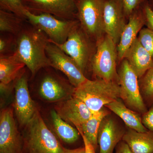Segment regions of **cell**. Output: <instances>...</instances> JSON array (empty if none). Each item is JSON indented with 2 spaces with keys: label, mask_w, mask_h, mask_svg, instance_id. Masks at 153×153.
<instances>
[{
  "label": "cell",
  "mask_w": 153,
  "mask_h": 153,
  "mask_svg": "<svg viewBox=\"0 0 153 153\" xmlns=\"http://www.w3.org/2000/svg\"><path fill=\"white\" fill-rule=\"evenodd\" d=\"M51 119L55 133L64 142L72 143L79 138V132L63 120L55 110L51 111Z\"/></svg>",
  "instance_id": "23"
},
{
  "label": "cell",
  "mask_w": 153,
  "mask_h": 153,
  "mask_svg": "<svg viewBox=\"0 0 153 153\" xmlns=\"http://www.w3.org/2000/svg\"><path fill=\"white\" fill-rule=\"evenodd\" d=\"M109 112L104 108L98 111L94 112L88 120L83 123L77 130L82 132L86 138L96 149L98 144L99 130L102 120L108 115Z\"/></svg>",
  "instance_id": "22"
},
{
  "label": "cell",
  "mask_w": 153,
  "mask_h": 153,
  "mask_svg": "<svg viewBox=\"0 0 153 153\" xmlns=\"http://www.w3.org/2000/svg\"><path fill=\"white\" fill-rule=\"evenodd\" d=\"M142 121L148 130L153 131V105L149 110L143 114Z\"/></svg>",
  "instance_id": "31"
},
{
  "label": "cell",
  "mask_w": 153,
  "mask_h": 153,
  "mask_svg": "<svg viewBox=\"0 0 153 153\" xmlns=\"http://www.w3.org/2000/svg\"><path fill=\"white\" fill-rule=\"evenodd\" d=\"M23 140L28 153H63L65 150L36 110L25 126Z\"/></svg>",
  "instance_id": "3"
},
{
  "label": "cell",
  "mask_w": 153,
  "mask_h": 153,
  "mask_svg": "<svg viewBox=\"0 0 153 153\" xmlns=\"http://www.w3.org/2000/svg\"><path fill=\"white\" fill-rule=\"evenodd\" d=\"M123 59L128 62L139 79L153 66L152 57L143 47L137 38L126 52Z\"/></svg>",
  "instance_id": "18"
},
{
  "label": "cell",
  "mask_w": 153,
  "mask_h": 153,
  "mask_svg": "<svg viewBox=\"0 0 153 153\" xmlns=\"http://www.w3.org/2000/svg\"><path fill=\"white\" fill-rule=\"evenodd\" d=\"M145 17L143 5L133 13L124 28L117 45L118 63H120L131 44L137 38L145 26Z\"/></svg>",
  "instance_id": "16"
},
{
  "label": "cell",
  "mask_w": 153,
  "mask_h": 153,
  "mask_svg": "<svg viewBox=\"0 0 153 153\" xmlns=\"http://www.w3.org/2000/svg\"><path fill=\"white\" fill-rule=\"evenodd\" d=\"M0 10L13 13L27 20L26 16L27 10L22 0H0Z\"/></svg>",
  "instance_id": "27"
},
{
  "label": "cell",
  "mask_w": 153,
  "mask_h": 153,
  "mask_svg": "<svg viewBox=\"0 0 153 153\" xmlns=\"http://www.w3.org/2000/svg\"><path fill=\"white\" fill-rule=\"evenodd\" d=\"M145 17V26L153 31V11L148 5L147 1L143 5Z\"/></svg>",
  "instance_id": "30"
},
{
  "label": "cell",
  "mask_w": 153,
  "mask_h": 153,
  "mask_svg": "<svg viewBox=\"0 0 153 153\" xmlns=\"http://www.w3.org/2000/svg\"><path fill=\"white\" fill-rule=\"evenodd\" d=\"M72 95L84 102L92 113L95 112L120 98V85L119 82L114 81L88 79L74 88Z\"/></svg>",
  "instance_id": "2"
},
{
  "label": "cell",
  "mask_w": 153,
  "mask_h": 153,
  "mask_svg": "<svg viewBox=\"0 0 153 153\" xmlns=\"http://www.w3.org/2000/svg\"><path fill=\"white\" fill-rule=\"evenodd\" d=\"M55 44L75 61L85 76L87 71H91L97 43L86 34L79 21L71 29L66 42Z\"/></svg>",
  "instance_id": "4"
},
{
  "label": "cell",
  "mask_w": 153,
  "mask_h": 153,
  "mask_svg": "<svg viewBox=\"0 0 153 153\" xmlns=\"http://www.w3.org/2000/svg\"><path fill=\"white\" fill-rule=\"evenodd\" d=\"M26 16L29 23L43 31L50 42L57 44L66 42L71 29L78 21L61 20L50 14L35 15L27 10Z\"/></svg>",
  "instance_id": "8"
},
{
  "label": "cell",
  "mask_w": 153,
  "mask_h": 153,
  "mask_svg": "<svg viewBox=\"0 0 153 153\" xmlns=\"http://www.w3.org/2000/svg\"><path fill=\"white\" fill-rule=\"evenodd\" d=\"M117 63V45L105 34L97 42L96 52L91 64V73L96 78L120 83Z\"/></svg>",
  "instance_id": "5"
},
{
  "label": "cell",
  "mask_w": 153,
  "mask_h": 153,
  "mask_svg": "<svg viewBox=\"0 0 153 153\" xmlns=\"http://www.w3.org/2000/svg\"><path fill=\"white\" fill-rule=\"evenodd\" d=\"M45 71L41 74L38 81L39 95L47 101L60 102L69 98L72 94L74 87H72L68 80H66L53 72V67L44 68ZM74 87V86H73Z\"/></svg>",
  "instance_id": "9"
},
{
  "label": "cell",
  "mask_w": 153,
  "mask_h": 153,
  "mask_svg": "<svg viewBox=\"0 0 153 153\" xmlns=\"http://www.w3.org/2000/svg\"><path fill=\"white\" fill-rule=\"evenodd\" d=\"M22 138L14 117V109L4 108L0 114V153H22Z\"/></svg>",
  "instance_id": "13"
},
{
  "label": "cell",
  "mask_w": 153,
  "mask_h": 153,
  "mask_svg": "<svg viewBox=\"0 0 153 153\" xmlns=\"http://www.w3.org/2000/svg\"><path fill=\"white\" fill-rule=\"evenodd\" d=\"M147 0H122L128 20L135 11L140 8Z\"/></svg>",
  "instance_id": "29"
},
{
  "label": "cell",
  "mask_w": 153,
  "mask_h": 153,
  "mask_svg": "<svg viewBox=\"0 0 153 153\" xmlns=\"http://www.w3.org/2000/svg\"><path fill=\"white\" fill-rule=\"evenodd\" d=\"M79 24L92 40L97 41L105 34L103 20L104 0H74Z\"/></svg>",
  "instance_id": "6"
},
{
  "label": "cell",
  "mask_w": 153,
  "mask_h": 153,
  "mask_svg": "<svg viewBox=\"0 0 153 153\" xmlns=\"http://www.w3.org/2000/svg\"><path fill=\"white\" fill-rule=\"evenodd\" d=\"M26 67L14 54L9 57H0V88L4 90L13 84Z\"/></svg>",
  "instance_id": "19"
},
{
  "label": "cell",
  "mask_w": 153,
  "mask_h": 153,
  "mask_svg": "<svg viewBox=\"0 0 153 153\" xmlns=\"http://www.w3.org/2000/svg\"><path fill=\"white\" fill-rule=\"evenodd\" d=\"M123 140L134 153H153V131L141 132L130 128Z\"/></svg>",
  "instance_id": "20"
},
{
  "label": "cell",
  "mask_w": 153,
  "mask_h": 153,
  "mask_svg": "<svg viewBox=\"0 0 153 153\" xmlns=\"http://www.w3.org/2000/svg\"><path fill=\"white\" fill-rule=\"evenodd\" d=\"M80 135L82 137L84 143V148H85V153H95V148L84 136L82 132L80 130H78Z\"/></svg>",
  "instance_id": "32"
},
{
  "label": "cell",
  "mask_w": 153,
  "mask_h": 153,
  "mask_svg": "<svg viewBox=\"0 0 153 153\" xmlns=\"http://www.w3.org/2000/svg\"><path fill=\"white\" fill-rule=\"evenodd\" d=\"M137 38L153 58V31L146 27H143L140 31Z\"/></svg>",
  "instance_id": "28"
},
{
  "label": "cell",
  "mask_w": 153,
  "mask_h": 153,
  "mask_svg": "<svg viewBox=\"0 0 153 153\" xmlns=\"http://www.w3.org/2000/svg\"><path fill=\"white\" fill-rule=\"evenodd\" d=\"M27 21L13 13L0 10V33L16 36Z\"/></svg>",
  "instance_id": "24"
},
{
  "label": "cell",
  "mask_w": 153,
  "mask_h": 153,
  "mask_svg": "<svg viewBox=\"0 0 153 153\" xmlns=\"http://www.w3.org/2000/svg\"><path fill=\"white\" fill-rule=\"evenodd\" d=\"M116 153H134L128 145L123 141L117 145Z\"/></svg>",
  "instance_id": "33"
},
{
  "label": "cell",
  "mask_w": 153,
  "mask_h": 153,
  "mask_svg": "<svg viewBox=\"0 0 153 153\" xmlns=\"http://www.w3.org/2000/svg\"><path fill=\"white\" fill-rule=\"evenodd\" d=\"M63 153H85V148L80 147L74 149H65Z\"/></svg>",
  "instance_id": "34"
},
{
  "label": "cell",
  "mask_w": 153,
  "mask_h": 153,
  "mask_svg": "<svg viewBox=\"0 0 153 153\" xmlns=\"http://www.w3.org/2000/svg\"><path fill=\"white\" fill-rule=\"evenodd\" d=\"M25 1H26V0H22V1H23V3H24V2Z\"/></svg>",
  "instance_id": "36"
},
{
  "label": "cell",
  "mask_w": 153,
  "mask_h": 153,
  "mask_svg": "<svg viewBox=\"0 0 153 153\" xmlns=\"http://www.w3.org/2000/svg\"><path fill=\"white\" fill-rule=\"evenodd\" d=\"M125 133L108 115L102 121L98 134L100 153H113Z\"/></svg>",
  "instance_id": "17"
},
{
  "label": "cell",
  "mask_w": 153,
  "mask_h": 153,
  "mask_svg": "<svg viewBox=\"0 0 153 153\" xmlns=\"http://www.w3.org/2000/svg\"><path fill=\"white\" fill-rule=\"evenodd\" d=\"M120 63L118 72L120 98L129 108L143 114L148 109L140 90L138 78L127 60L123 59Z\"/></svg>",
  "instance_id": "7"
},
{
  "label": "cell",
  "mask_w": 153,
  "mask_h": 153,
  "mask_svg": "<svg viewBox=\"0 0 153 153\" xmlns=\"http://www.w3.org/2000/svg\"><path fill=\"white\" fill-rule=\"evenodd\" d=\"M105 107L119 117L130 128L141 132L148 130L143 124L140 115L136 111L128 108L119 99Z\"/></svg>",
  "instance_id": "21"
},
{
  "label": "cell",
  "mask_w": 153,
  "mask_h": 153,
  "mask_svg": "<svg viewBox=\"0 0 153 153\" xmlns=\"http://www.w3.org/2000/svg\"><path fill=\"white\" fill-rule=\"evenodd\" d=\"M46 51L50 66L65 74L74 88L79 86L88 79L75 61L55 44L49 41Z\"/></svg>",
  "instance_id": "10"
},
{
  "label": "cell",
  "mask_w": 153,
  "mask_h": 153,
  "mask_svg": "<svg viewBox=\"0 0 153 153\" xmlns=\"http://www.w3.org/2000/svg\"><path fill=\"white\" fill-rule=\"evenodd\" d=\"M24 4L35 15L48 14L61 20H78L74 0H26Z\"/></svg>",
  "instance_id": "11"
},
{
  "label": "cell",
  "mask_w": 153,
  "mask_h": 153,
  "mask_svg": "<svg viewBox=\"0 0 153 153\" xmlns=\"http://www.w3.org/2000/svg\"><path fill=\"white\" fill-rule=\"evenodd\" d=\"M103 20L105 34L117 45L128 22L122 0H104Z\"/></svg>",
  "instance_id": "14"
},
{
  "label": "cell",
  "mask_w": 153,
  "mask_h": 153,
  "mask_svg": "<svg viewBox=\"0 0 153 153\" xmlns=\"http://www.w3.org/2000/svg\"><path fill=\"white\" fill-rule=\"evenodd\" d=\"M0 57H9L16 50V36L9 33H0Z\"/></svg>",
  "instance_id": "26"
},
{
  "label": "cell",
  "mask_w": 153,
  "mask_h": 153,
  "mask_svg": "<svg viewBox=\"0 0 153 153\" xmlns=\"http://www.w3.org/2000/svg\"><path fill=\"white\" fill-rule=\"evenodd\" d=\"M25 68L15 81L14 87V109L19 124L22 126H25L28 123L37 110L30 96Z\"/></svg>",
  "instance_id": "12"
},
{
  "label": "cell",
  "mask_w": 153,
  "mask_h": 153,
  "mask_svg": "<svg viewBox=\"0 0 153 153\" xmlns=\"http://www.w3.org/2000/svg\"><path fill=\"white\" fill-rule=\"evenodd\" d=\"M56 111L60 117L79 128L92 115V111L82 100L72 97L60 102Z\"/></svg>",
  "instance_id": "15"
},
{
  "label": "cell",
  "mask_w": 153,
  "mask_h": 153,
  "mask_svg": "<svg viewBox=\"0 0 153 153\" xmlns=\"http://www.w3.org/2000/svg\"><path fill=\"white\" fill-rule=\"evenodd\" d=\"M141 93L146 105H153V66L139 79Z\"/></svg>",
  "instance_id": "25"
},
{
  "label": "cell",
  "mask_w": 153,
  "mask_h": 153,
  "mask_svg": "<svg viewBox=\"0 0 153 153\" xmlns=\"http://www.w3.org/2000/svg\"><path fill=\"white\" fill-rule=\"evenodd\" d=\"M16 36L15 54L29 69L31 78L41 68L50 66L46 51L49 39L43 31L27 21Z\"/></svg>",
  "instance_id": "1"
},
{
  "label": "cell",
  "mask_w": 153,
  "mask_h": 153,
  "mask_svg": "<svg viewBox=\"0 0 153 153\" xmlns=\"http://www.w3.org/2000/svg\"><path fill=\"white\" fill-rule=\"evenodd\" d=\"M147 1L148 5L153 11V0H147Z\"/></svg>",
  "instance_id": "35"
}]
</instances>
